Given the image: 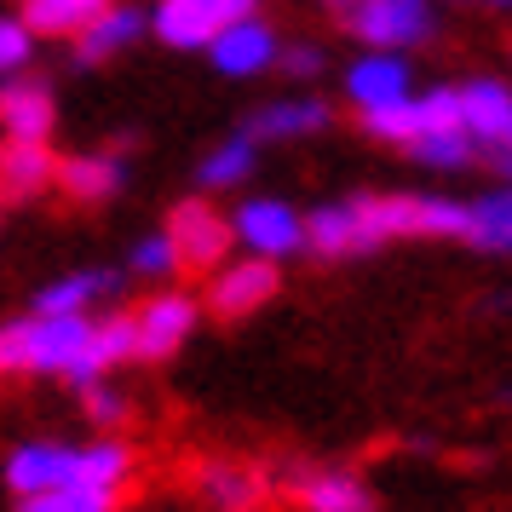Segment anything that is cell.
I'll use <instances>...</instances> for the list:
<instances>
[{
	"instance_id": "1",
	"label": "cell",
	"mask_w": 512,
	"mask_h": 512,
	"mask_svg": "<svg viewBox=\"0 0 512 512\" xmlns=\"http://www.w3.org/2000/svg\"><path fill=\"white\" fill-rule=\"evenodd\" d=\"M133 443L93 438V443H58V438H24L12 443V455L0 461L12 501L47 495V489H127L133 484Z\"/></svg>"
},
{
	"instance_id": "2",
	"label": "cell",
	"mask_w": 512,
	"mask_h": 512,
	"mask_svg": "<svg viewBox=\"0 0 512 512\" xmlns=\"http://www.w3.org/2000/svg\"><path fill=\"white\" fill-rule=\"evenodd\" d=\"M0 374H58L75 392L104 386L93 369V317H12L0 323Z\"/></svg>"
},
{
	"instance_id": "3",
	"label": "cell",
	"mask_w": 512,
	"mask_h": 512,
	"mask_svg": "<svg viewBox=\"0 0 512 512\" xmlns=\"http://www.w3.org/2000/svg\"><path fill=\"white\" fill-rule=\"evenodd\" d=\"M259 0H150V35L173 52H208L242 18H254Z\"/></svg>"
},
{
	"instance_id": "4",
	"label": "cell",
	"mask_w": 512,
	"mask_h": 512,
	"mask_svg": "<svg viewBox=\"0 0 512 512\" xmlns=\"http://www.w3.org/2000/svg\"><path fill=\"white\" fill-rule=\"evenodd\" d=\"M346 29L369 52H403L409 58V47L432 41L438 12H432V0H357L346 12Z\"/></svg>"
},
{
	"instance_id": "5",
	"label": "cell",
	"mask_w": 512,
	"mask_h": 512,
	"mask_svg": "<svg viewBox=\"0 0 512 512\" xmlns=\"http://www.w3.org/2000/svg\"><path fill=\"white\" fill-rule=\"evenodd\" d=\"M231 231H236V248L242 254L271 259V265L305 254V213L294 202H282V196H248L231 213Z\"/></svg>"
},
{
	"instance_id": "6",
	"label": "cell",
	"mask_w": 512,
	"mask_h": 512,
	"mask_svg": "<svg viewBox=\"0 0 512 512\" xmlns=\"http://www.w3.org/2000/svg\"><path fill=\"white\" fill-rule=\"evenodd\" d=\"M282 288V271L271 259H225L219 271L208 277V294H202V311H213L219 323H242V317H254L259 305H271Z\"/></svg>"
},
{
	"instance_id": "7",
	"label": "cell",
	"mask_w": 512,
	"mask_h": 512,
	"mask_svg": "<svg viewBox=\"0 0 512 512\" xmlns=\"http://www.w3.org/2000/svg\"><path fill=\"white\" fill-rule=\"evenodd\" d=\"M167 236H173V248H179V265L185 271H219L225 259H231L236 248V231L231 219L213 208V202H202V196H190V202H179V208L167 213Z\"/></svg>"
},
{
	"instance_id": "8",
	"label": "cell",
	"mask_w": 512,
	"mask_h": 512,
	"mask_svg": "<svg viewBox=\"0 0 512 512\" xmlns=\"http://www.w3.org/2000/svg\"><path fill=\"white\" fill-rule=\"evenodd\" d=\"M133 323H139V363H167V357H179L196 323H202V300L185 294V288H162V294H150V300L133 311Z\"/></svg>"
},
{
	"instance_id": "9",
	"label": "cell",
	"mask_w": 512,
	"mask_h": 512,
	"mask_svg": "<svg viewBox=\"0 0 512 512\" xmlns=\"http://www.w3.org/2000/svg\"><path fill=\"white\" fill-rule=\"evenodd\" d=\"M58 133V93L47 75H12L0 81V139H24V144H52Z\"/></svg>"
},
{
	"instance_id": "10",
	"label": "cell",
	"mask_w": 512,
	"mask_h": 512,
	"mask_svg": "<svg viewBox=\"0 0 512 512\" xmlns=\"http://www.w3.org/2000/svg\"><path fill=\"white\" fill-rule=\"evenodd\" d=\"M455 98H461L466 139L484 144V150H495V156H512V87L507 81L478 75V81H461Z\"/></svg>"
},
{
	"instance_id": "11",
	"label": "cell",
	"mask_w": 512,
	"mask_h": 512,
	"mask_svg": "<svg viewBox=\"0 0 512 512\" xmlns=\"http://www.w3.org/2000/svg\"><path fill=\"white\" fill-rule=\"evenodd\" d=\"M208 58H213V70L219 75H231V81H254V75H265V70H277L282 64V35L265 18H242V24H231L219 41L208 47Z\"/></svg>"
},
{
	"instance_id": "12",
	"label": "cell",
	"mask_w": 512,
	"mask_h": 512,
	"mask_svg": "<svg viewBox=\"0 0 512 512\" xmlns=\"http://www.w3.org/2000/svg\"><path fill=\"white\" fill-rule=\"evenodd\" d=\"M415 93V75H409V58L403 52H363L346 70V98L369 116V110H386V104H403Z\"/></svg>"
},
{
	"instance_id": "13",
	"label": "cell",
	"mask_w": 512,
	"mask_h": 512,
	"mask_svg": "<svg viewBox=\"0 0 512 512\" xmlns=\"http://www.w3.org/2000/svg\"><path fill=\"white\" fill-rule=\"evenodd\" d=\"M328 110L323 98H271V104H259L254 116L242 121V139L254 144H294V139H317L328 127Z\"/></svg>"
},
{
	"instance_id": "14",
	"label": "cell",
	"mask_w": 512,
	"mask_h": 512,
	"mask_svg": "<svg viewBox=\"0 0 512 512\" xmlns=\"http://www.w3.org/2000/svg\"><path fill=\"white\" fill-rule=\"evenodd\" d=\"M58 185V150L52 144L0 139V202H35Z\"/></svg>"
},
{
	"instance_id": "15",
	"label": "cell",
	"mask_w": 512,
	"mask_h": 512,
	"mask_svg": "<svg viewBox=\"0 0 512 512\" xmlns=\"http://www.w3.org/2000/svg\"><path fill=\"white\" fill-rule=\"evenodd\" d=\"M127 185V162H121V150H75L58 162V190L81 202V208H98V202H110L116 190Z\"/></svg>"
},
{
	"instance_id": "16",
	"label": "cell",
	"mask_w": 512,
	"mask_h": 512,
	"mask_svg": "<svg viewBox=\"0 0 512 512\" xmlns=\"http://www.w3.org/2000/svg\"><path fill=\"white\" fill-rule=\"evenodd\" d=\"M144 35H150V6L116 0V6L75 41V58H81V64H110V58H121L127 47H139Z\"/></svg>"
},
{
	"instance_id": "17",
	"label": "cell",
	"mask_w": 512,
	"mask_h": 512,
	"mask_svg": "<svg viewBox=\"0 0 512 512\" xmlns=\"http://www.w3.org/2000/svg\"><path fill=\"white\" fill-rule=\"evenodd\" d=\"M116 0H18V18L35 29V41H81Z\"/></svg>"
},
{
	"instance_id": "18",
	"label": "cell",
	"mask_w": 512,
	"mask_h": 512,
	"mask_svg": "<svg viewBox=\"0 0 512 512\" xmlns=\"http://www.w3.org/2000/svg\"><path fill=\"white\" fill-rule=\"evenodd\" d=\"M116 271H98V265H81V271H64L52 277L41 294H35V311L41 317H93V305L104 294H116Z\"/></svg>"
},
{
	"instance_id": "19",
	"label": "cell",
	"mask_w": 512,
	"mask_h": 512,
	"mask_svg": "<svg viewBox=\"0 0 512 512\" xmlns=\"http://www.w3.org/2000/svg\"><path fill=\"white\" fill-rule=\"evenodd\" d=\"M294 495H300L305 512H369L374 495L369 484L346 472V466H317V472H300L294 478Z\"/></svg>"
},
{
	"instance_id": "20",
	"label": "cell",
	"mask_w": 512,
	"mask_h": 512,
	"mask_svg": "<svg viewBox=\"0 0 512 512\" xmlns=\"http://www.w3.org/2000/svg\"><path fill=\"white\" fill-rule=\"evenodd\" d=\"M196 489L213 512H254L265 501V478L254 466H236V461H202L196 466Z\"/></svg>"
},
{
	"instance_id": "21",
	"label": "cell",
	"mask_w": 512,
	"mask_h": 512,
	"mask_svg": "<svg viewBox=\"0 0 512 512\" xmlns=\"http://www.w3.org/2000/svg\"><path fill=\"white\" fill-rule=\"evenodd\" d=\"M305 248L317 259H351L363 254V231H357V208L351 202H323L305 219Z\"/></svg>"
},
{
	"instance_id": "22",
	"label": "cell",
	"mask_w": 512,
	"mask_h": 512,
	"mask_svg": "<svg viewBox=\"0 0 512 512\" xmlns=\"http://www.w3.org/2000/svg\"><path fill=\"white\" fill-rule=\"evenodd\" d=\"M259 144L254 139H242V133H231V139H219L202 156V167H196V185L202 190H236V185H248V173H254V156Z\"/></svg>"
},
{
	"instance_id": "23",
	"label": "cell",
	"mask_w": 512,
	"mask_h": 512,
	"mask_svg": "<svg viewBox=\"0 0 512 512\" xmlns=\"http://www.w3.org/2000/svg\"><path fill=\"white\" fill-rule=\"evenodd\" d=\"M466 208H472L466 242L484 248V254H512V190L501 185V190H489V196H472Z\"/></svg>"
},
{
	"instance_id": "24",
	"label": "cell",
	"mask_w": 512,
	"mask_h": 512,
	"mask_svg": "<svg viewBox=\"0 0 512 512\" xmlns=\"http://www.w3.org/2000/svg\"><path fill=\"white\" fill-rule=\"evenodd\" d=\"M121 363H139V323L133 311H104L93 317V369L110 374Z\"/></svg>"
},
{
	"instance_id": "25",
	"label": "cell",
	"mask_w": 512,
	"mask_h": 512,
	"mask_svg": "<svg viewBox=\"0 0 512 512\" xmlns=\"http://www.w3.org/2000/svg\"><path fill=\"white\" fill-rule=\"evenodd\" d=\"M420 127H426L420 93H409L403 104H386V110H369V116H363V133L380 139V144H397V150H409V144L420 139Z\"/></svg>"
},
{
	"instance_id": "26",
	"label": "cell",
	"mask_w": 512,
	"mask_h": 512,
	"mask_svg": "<svg viewBox=\"0 0 512 512\" xmlns=\"http://www.w3.org/2000/svg\"><path fill=\"white\" fill-rule=\"evenodd\" d=\"M127 271H133V277H144V282H173L185 265H179L173 236H167V231H150V236H139V242L127 248Z\"/></svg>"
},
{
	"instance_id": "27",
	"label": "cell",
	"mask_w": 512,
	"mask_h": 512,
	"mask_svg": "<svg viewBox=\"0 0 512 512\" xmlns=\"http://www.w3.org/2000/svg\"><path fill=\"white\" fill-rule=\"evenodd\" d=\"M478 144L466 139V127H443V133H420L403 156H415L420 167H466Z\"/></svg>"
},
{
	"instance_id": "28",
	"label": "cell",
	"mask_w": 512,
	"mask_h": 512,
	"mask_svg": "<svg viewBox=\"0 0 512 512\" xmlns=\"http://www.w3.org/2000/svg\"><path fill=\"white\" fill-rule=\"evenodd\" d=\"M116 507H121L116 489H47V495L18 501V512H116Z\"/></svg>"
},
{
	"instance_id": "29",
	"label": "cell",
	"mask_w": 512,
	"mask_h": 512,
	"mask_svg": "<svg viewBox=\"0 0 512 512\" xmlns=\"http://www.w3.org/2000/svg\"><path fill=\"white\" fill-rule=\"evenodd\" d=\"M29 64H35V29L18 12H0V81L29 75Z\"/></svg>"
},
{
	"instance_id": "30",
	"label": "cell",
	"mask_w": 512,
	"mask_h": 512,
	"mask_svg": "<svg viewBox=\"0 0 512 512\" xmlns=\"http://www.w3.org/2000/svg\"><path fill=\"white\" fill-rule=\"evenodd\" d=\"M81 409L93 420L98 432H121L127 420H133V403L116 392V386H93V392H81Z\"/></svg>"
},
{
	"instance_id": "31",
	"label": "cell",
	"mask_w": 512,
	"mask_h": 512,
	"mask_svg": "<svg viewBox=\"0 0 512 512\" xmlns=\"http://www.w3.org/2000/svg\"><path fill=\"white\" fill-rule=\"evenodd\" d=\"M323 47L317 41H282V64L277 70H288L294 81H311V75H323Z\"/></svg>"
},
{
	"instance_id": "32",
	"label": "cell",
	"mask_w": 512,
	"mask_h": 512,
	"mask_svg": "<svg viewBox=\"0 0 512 512\" xmlns=\"http://www.w3.org/2000/svg\"><path fill=\"white\" fill-rule=\"evenodd\" d=\"M317 6H328V12H351L357 0H317Z\"/></svg>"
},
{
	"instance_id": "33",
	"label": "cell",
	"mask_w": 512,
	"mask_h": 512,
	"mask_svg": "<svg viewBox=\"0 0 512 512\" xmlns=\"http://www.w3.org/2000/svg\"><path fill=\"white\" fill-rule=\"evenodd\" d=\"M495 167H501V179H507V190H512V156H495Z\"/></svg>"
},
{
	"instance_id": "34",
	"label": "cell",
	"mask_w": 512,
	"mask_h": 512,
	"mask_svg": "<svg viewBox=\"0 0 512 512\" xmlns=\"http://www.w3.org/2000/svg\"><path fill=\"white\" fill-rule=\"evenodd\" d=\"M484 6H512V0H484Z\"/></svg>"
}]
</instances>
